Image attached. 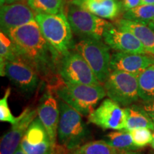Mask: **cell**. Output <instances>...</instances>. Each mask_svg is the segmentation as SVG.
Here are the masks:
<instances>
[{
    "instance_id": "obj_1",
    "label": "cell",
    "mask_w": 154,
    "mask_h": 154,
    "mask_svg": "<svg viewBox=\"0 0 154 154\" xmlns=\"http://www.w3.org/2000/svg\"><path fill=\"white\" fill-rule=\"evenodd\" d=\"M6 35L14 44L17 57L30 64L39 76L49 77L57 69L61 55L48 43L36 20L12 29Z\"/></svg>"
},
{
    "instance_id": "obj_2",
    "label": "cell",
    "mask_w": 154,
    "mask_h": 154,
    "mask_svg": "<svg viewBox=\"0 0 154 154\" xmlns=\"http://www.w3.org/2000/svg\"><path fill=\"white\" fill-rule=\"evenodd\" d=\"M58 100L60 109L58 143L62 149L72 152L88 139L89 131L78 111L62 100Z\"/></svg>"
},
{
    "instance_id": "obj_3",
    "label": "cell",
    "mask_w": 154,
    "mask_h": 154,
    "mask_svg": "<svg viewBox=\"0 0 154 154\" xmlns=\"http://www.w3.org/2000/svg\"><path fill=\"white\" fill-rule=\"evenodd\" d=\"M57 98L74 108L82 116H88L106 95L101 85L66 84L63 82L54 88Z\"/></svg>"
},
{
    "instance_id": "obj_4",
    "label": "cell",
    "mask_w": 154,
    "mask_h": 154,
    "mask_svg": "<svg viewBox=\"0 0 154 154\" xmlns=\"http://www.w3.org/2000/svg\"><path fill=\"white\" fill-rule=\"evenodd\" d=\"M35 20L48 43L61 57L75 47L72 28L63 12L57 14L37 13L35 15Z\"/></svg>"
},
{
    "instance_id": "obj_5",
    "label": "cell",
    "mask_w": 154,
    "mask_h": 154,
    "mask_svg": "<svg viewBox=\"0 0 154 154\" xmlns=\"http://www.w3.org/2000/svg\"><path fill=\"white\" fill-rule=\"evenodd\" d=\"M75 49L84 57L101 84H103L111 74L110 47L102 39L82 38Z\"/></svg>"
},
{
    "instance_id": "obj_6",
    "label": "cell",
    "mask_w": 154,
    "mask_h": 154,
    "mask_svg": "<svg viewBox=\"0 0 154 154\" xmlns=\"http://www.w3.org/2000/svg\"><path fill=\"white\" fill-rule=\"evenodd\" d=\"M57 70L64 84L101 85L91 67L76 50L69 51L61 57Z\"/></svg>"
},
{
    "instance_id": "obj_7",
    "label": "cell",
    "mask_w": 154,
    "mask_h": 154,
    "mask_svg": "<svg viewBox=\"0 0 154 154\" xmlns=\"http://www.w3.org/2000/svg\"><path fill=\"white\" fill-rule=\"evenodd\" d=\"M103 85L108 97L121 106H128L139 99L137 75L112 71Z\"/></svg>"
},
{
    "instance_id": "obj_8",
    "label": "cell",
    "mask_w": 154,
    "mask_h": 154,
    "mask_svg": "<svg viewBox=\"0 0 154 154\" xmlns=\"http://www.w3.org/2000/svg\"><path fill=\"white\" fill-rule=\"evenodd\" d=\"M66 18L72 32L82 38L102 39L106 29L111 24L104 19L100 18L73 4L68 6Z\"/></svg>"
},
{
    "instance_id": "obj_9",
    "label": "cell",
    "mask_w": 154,
    "mask_h": 154,
    "mask_svg": "<svg viewBox=\"0 0 154 154\" xmlns=\"http://www.w3.org/2000/svg\"><path fill=\"white\" fill-rule=\"evenodd\" d=\"M5 76L26 96L34 93L40 82V76L36 69L18 57L7 61Z\"/></svg>"
},
{
    "instance_id": "obj_10",
    "label": "cell",
    "mask_w": 154,
    "mask_h": 154,
    "mask_svg": "<svg viewBox=\"0 0 154 154\" xmlns=\"http://www.w3.org/2000/svg\"><path fill=\"white\" fill-rule=\"evenodd\" d=\"M88 121L104 130H125L126 117L124 109L111 99L103 100L88 115Z\"/></svg>"
},
{
    "instance_id": "obj_11",
    "label": "cell",
    "mask_w": 154,
    "mask_h": 154,
    "mask_svg": "<svg viewBox=\"0 0 154 154\" xmlns=\"http://www.w3.org/2000/svg\"><path fill=\"white\" fill-rule=\"evenodd\" d=\"M26 154H48L56 151L46 128L38 116L31 123L21 142Z\"/></svg>"
},
{
    "instance_id": "obj_12",
    "label": "cell",
    "mask_w": 154,
    "mask_h": 154,
    "mask_svg": "<svg viewBox=\"0 0 154 154\" xmlns=\"http://www.w3.org/2000/svg\"><path fill=\"white\" fill-rule=\"evenodd\" d=\"M37 117V111L26 108L18 116V121L1 138L0 154H14L19 147L31 123Z\"/></svg>"
},
{
    "instance_id": "obj_13",
    "label": "cell",
    "mask_w": 154,
    "mask_h": 154,
    "mask_svg": "<svg viewBox=\"0 0 154 154\" xmlns=\"http://www.w3.org/2000/svg\"><path fill=\"white\" fill-rule=\"evenodd\" d=\"M103 38L111 49L119 52L148 54L143 44L134 34L121 30L112 24L106 29Z\"/></svg>"
},
{
    "instance_id": "obj_14",
    "label": "cell",
    "mask_w": 154,
    "mask_h": 154,
    "mask_svg": "<svg viewBox=\"0 0 154 154\" xmlns=\"http://www.w3.org/2000/svg\"><path fill=\"white\" fill-rule=\"evenodd\" d=\"M37 116L47 129L53 146L57 148V130L60 118L59 100L49 90L42 96L37 109Z\"/></svg>"
},
{
    "instance_id": "obj_15",
    "label": "cell",
    "mask_w": 154,
    "mask_h": 154,
    "mask_svg": "<svg viewBox=\"0 0 154 154\" xmlns=\"http://www.w3.org/2000/svg\"><path fill=\"white\" fill-rule=\"evenodd\" d=\"M35 20L32 9L24 3L4 5L0 9L1 32L7 34L11 29Z\"/></svg>"
},
{
    "instance_id": "obj_16",
    "label": "cell",
    "mask_w": 154,
    "mask_h": 154,
    "mask_svg": "<svg viewBox=\"0 0 154 154\" xmlns=\"http://www.w3.org/2000/svg\"><path fill=\"white\" fill-rule=\"evenodd\" d=\"M154 64V58L147 54L115 52L111 54V71H121L138 75L144 69Z\"/></svg>"
},
{
    "instance_id": "obj_17",
    "label": "cell",
    "mask_w": 154,
    "mask_h": 154,
    "mask_svg": "<svg viewBox=\"0 0 154 154\" xmlns=\"http://www.w3.org/2000/svg\"><path fill=\"white\" fill-rule=\"evenodd\" d=\"M71 4L109 20L116 19L123 10L122 3L118 0H72Z\"/></svg>"
},
{
    "instance_id": "obj_18",
    "label": "cell",
    "mask_w": 154,
    "mask_h": 154,
    "mask_svg": "<svg viewBox=\"0 0 154 154\" xmlns=\"http://www.w3.org/2000/svg\"><path fill=\"white\" fill-rule=\"evenodd\" d=\"M116 27L132 33L141 42L148 54L154 55V32L148 25L121 19L116 22Z\"/></svg>"
},
{
    "instance_id": "obj_19",
    "label": "cell",
    "mask_w": 154,
    "mask_h": 154,
    "mask_svg": "<svg viewBox=\"0 0 154 154\" xmlns=\"http://www.w3.org/2000/svg\"><path fill=\"white\" fill-rule=\"evenodd\" d=\"M126 117L125 130L130 131L139 128H147L154 130L153 121L142 106L131 104L124 108Z\"/></svg>"
},
{
    "instance_id": "obj_20",
    "label": "cell",
    "mask_w": 154,
    "mask_h": 154,
    "mask_svg": "<svg viewBox=\"0 0 154 154\" xmlns=\"http://www.w3.org/2000/svg\"><path fill=\"white\" fill-rule=\"evenodd\" d=\"M138 96L143 103L154 101V64L144 69L137 76Z\"/></svg>"
},
{
    "instance_id": "obj_21",
    "label": "cell",
    "mask_w": 154,
    "mask_h": 154,
    "mask_svg": "<svg viewBox=\"0 0 154 154\" xmlns=\"http://www.w3.org/2000/svg\"><path fill=\"white\" fill-rule=\"evenodd\" d=\"M103 140L113 149L119 151H136L138 149L134 145L130 133L126 130L109 133L104 136Z\"/></svg>"
},
{
    "instance_id": "obj_22",
    "label": "cell",
    "mask_w": 154,
    "mask_h": 154,
    "mask_svg": "<svg viewBox=\"0 0 154 154\" xmlns=\"http://www.w3.org/2000/svg\"><path fill=\"white\" fill-rule=\"evenodd\" d=\"M123 19L149 25L154 21V5H140L125 11Z\"/></svg>"
},
{
    "instance_id": "obj_23",
    "label": "cell",
    "mask_w": 154,
    "mask_h": 154,
    "mask_svg": "<svg viewBox=\"0 0 154 154\" xmlns=\"http://www.w3.org/2000/svg\"><path fill=\"white\" fill-rule=\"evenodd\" d=\"M27 4L37 13L57 14L63 12V0H28Z\"/></svg>"
},
{
    "instance_id": "obj_24",
    "label": "cell",
    "mask_w": 154,
    "mask_h": 154,
    "mask_svg": "<svg viewBox=\"0 0 154 154\" xmlns=\"http://www.w3.org/2000/svg\"><path fill=\"white\" fill-rule=\"evenodd\" d=\"M17 58L12 42L7 35L0 33V74L5 76V64L7 61H12Z\"/></svg>"
},
{
    "instance_id": "obj_25",
    "label": "cell",
    "mask_w": 154,
    "mask_h": 154,
    "mask_svg": "<svg viewBox=\"0 0 154 154\" xmlns=\"http://www.w3.org/2000/svg\"><path fill=\"white\" fill-rule=\"evenodd\" d=\"M70 154H116V149L103 140H93L84 143Z\"/></svg>"
},
{
    "instance_id": "obj_26",
    "label": "cell",
    "mask_w": 154,
    "mask_h": 154,
    "mask_svg": "<svg viewBox=\"0 0 154 154\" xmlns=\"http://www.w3.org/2000/svg\"><path fill=\"white\" fill-rule=\"evenodd\" d=\"M134 145L139 149L151 144L153 138L151 130L147 128H139L128 131Z\"/></svg>"
},
{
    "instance_id": "obj_27",
    "label": "cell",
    "mask_w": 154,
    "mask_h": 154,
    "mask_svg": "<svg viewBox=\"0 0 154 154\" xmlns=\"http://www.w3.org/2000/svg\"><path fill=\"white\" fill-rule=\"evenodd\" d=\"M10 94L11 88L8 87L6 90L3 98L0 100V121L2 122L9 123L13 125L17 122L18 117H14L9 109L8 99Z\"/></svg>"
},
{
    "instance_id": "obj_28",
    "label": "cell",
    "mask_w": 154,
    "mask_h": 154,
    "mask_svg": "<svg viewBox=\"0 0 154 154\" xmlns=\"http://www.w3.org/2000/svg\"><path fill=\"white\" fill-rule=\"evenodd\" d=\"M121 3L123 10L127 11L141 5V0H123Z\"/></svg>"
},
{
    "instance_id": "obj_29",
    "label": "cell",
    "mask_w": 154,
    "mask_h": 154,
    "mask_svg": "<svg viewBox=\"0 0 154 154\" xmlns=\"http://www.w3.org/2000/svg\"><path fill=\"white\" fill-rule=\"evenodd\" d=\"M142 106L143 107V109H145L148 114L149 115V116L151 117L154 124V101L148 102V103H143Z\"/></svg>"
},
{
    "instance_id": "obj_30",
    "label": "cell",
    "mask_w": 154,
    "mask_h": 154,
    "mask_svg": "<svg viewBox=\"0 0 154 154\" xmlns=\"http://www.w3.org/2000/svg\"><path fill=\"white\" fill-rule=\"evenodd\" d=\"M116 154H140L136 151H119L116 149Z\"/></svg>"
},
{
    "instance_id": "obj_31",
    "label": "cell",
    "mask_w": 154,
    "mask_h": 154,
    "mask_svg": "<svg viewBox=\"0 0 154 154\" xmlns=\"http://www.w3.org/2000/svg\"><path fill=\"white\" fill-rule=\"evenodd\" d=\"M141 5H154V0H141Z\"/></svg>"
},
{
    "instance_id": "obj_32",
    "label": "cell",
    "mask_w": 154,
    "mask_h": 154,
    "mask_svg": "<svg viewBox=\"0 0 154 154\" xmlns=\"http://www.w3.org/2000/svg\"><path fill=\"white\" fill-rule=\"evenodd\" d=\"M14 154H26V153H25V152L22 150V148H21L20 146H19V149L17 150L16 152H15V153H14Z\"/></svg>"
},
{
    "instance_id": "obj_33",
    "label": "cell",
    "mask_w": 154,
    "mask_h": 154,
    "mask_svg": "<svg viewBox=\"0 0 154 154\" xmlns=\"http://www.w3.org/2000/svg\"><path fill=\"white\" fill-rule=\"evenodd\" d=\"M16 2H17V0H5V4L6 5H11Z\"/></svg>"
},
{
    "instance_id": "obj_34",
    "label": "cell",
    "mask_w": 154,
    "mask_h": 154,
    "mask_svg": "<svg viewBox=\"0 0 154 154\" xmlns=\"http://www.w3.org/2000/svg\"><path fill=\"white\" fill-rule=\"evenodd\" d=\"M148 26H149V27H150V28H151V29H152V30H153V32H154V21H153V22H151V23H150V24H149V25H148Z\"/></svg>"
},
{
    "instance_id": "obj_35",
    "label": "cell",
    "mask_w": 154,
    "mask_h": 154,
    "mask_svg": "<svg viewBox=\"0 0 154 154\" xmlns=\"http://www.w3.org/2000/svg\"><path fill=\"white\" fill-rule=\"evenodd\" d=\"M150 145H151V147L154 149V133L153 134V138H152V141H151V144H150Z\"/></svg>"
},
{
    "instance_id": "obj_36",
    "label": "cell",
    "mask_w": 154,
    "mask_h": 154,
    "mask_svg": "<svg viewBox=\"0 0 154 154\" xmlns=\"http://www.w3.org/2000/svg\"><path fill=\"white\" fill-rule=\"evenodd\" d=\"M0 4H1V6H3L5 4V0H0Z\"/></svg>"
},
{
    "instance_id": "obj_37",
    "label": "cell",
    "mask_w": 154,
    "mask_h": 154,
    "mask_svg": "<svg viewBox=\"0 0 154 154\" xmlns=\"http://www.w3.org/2000/svg\"><path fill=\"white\" fill-rule=\"evenodd\" d=\"M26 1H28V0H17V2H21L22 3H25Z\"/></svg>"
},
{
    "instance_id": "obj_38",
    "label": "cell",
    "mask_w": 154,
    "mask_h": 154,
    "mask_svg": "<svg viewBox=\"0 0 154 154\" xmlns=\"http://www.w3.org/2000/svg\"><path fill=\"white\" fill-rule=\"evenodd\" d=\"M48 154H59V153H57V152H52V153H48Z\"/></svg>"
},
{
    "instance_id": "obj_39",
    "label": "cell",
    "mask_w": 154,
    "mask_h": 154,
    "mask_svg": "<svg viewBox=\"0 0 154 154\" xmlns=\"http://www.w3.org/2000/svg\"><path fill=\"white\" fill-rule=\"evenodd\" d=\"M152 154H154V153H152Z\"/></svg>"
},
{
    "instance_id": "obj_40",
    "label": "cell",
    "mask_w": 154,
    "mask_h": 154,
    "mask_svg": "<svg viewBox=\"0 0 154 154\" xmlns=\"http://www.w3.org/2000/svg\"><path fill=\"white\" fill-rule=\"evenodd\" d=\"M69 154H70V153H69Z\"/></svg>"
}]
</instances>
